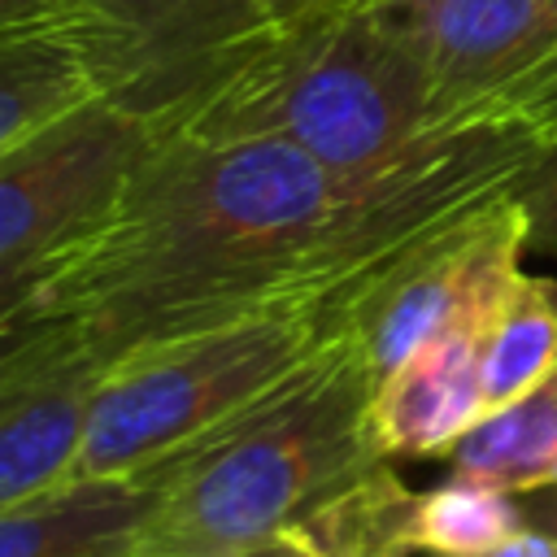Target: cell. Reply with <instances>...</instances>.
I'll use <instances>...</instances> for the list:
<instances>
[{
    "mask_svg": "<svg viewBox=\"0 0 557 557\" xmlns=\"http://www.w3.org/2000/svg\"><path fill=\"white\" fill-rule=\"evenodd\" d=\"M553 152L557 52L357 174L283 139H148L117 209L4 296L0 326H52L109 374L313 274L426 248Z\"/></svg>",
    "mask_w": 557,
    "mask_h": 557,
    "instance_id": "6da1fadb",
    "label": "cell"
},
{
    "mask_svg": "<svg viewBox=\"0 0 557 557\" xmlns=\"http://www.w3.org/2000/svg\"><path fill=\"white\" fill-rule=\"evenodd\" d=\"M483 96H461L374 9L357 4L252 39L135 113L152 144L283 139L357 174Z\"/></svg>",
    "mask_w": 557,
    "mask_h": 557,
    "instance_id": "7a4b0ae2",
    "label": "cell"
},
{
    "mask_svg": "<svg viewBox=\"0 0 557 557\" xmlns=\"http://www.w3.org/2000/svg\"><path fill=\"white\" fill-rule=\"evenodd\" d=\"M418 252H383L313 274L231 318L131 352L104 374L70 479H126L178 466L366 331L379 296Z\"/></svg>",
    "mask_w": 557,
    "mask_h": 557,
    "instance_id": "3957f363",
    "label": "cell"
},
{
    "mask_svg": "<svg viewBox=\"0 0 557 557\" xmlns=\"http://www.w3.org/2000/svg\"><path fill=\"white\" fill-rule=\"evenodd\" d=\"M374 383L357 331L270 405L157 470L161 496L135 557H235L296 531L322 496L387 461L370 431Z\"/></svg>",
    "mask_w": 557,
    "mask_h": 557,
    "instance_id": "277c9868",
    "label": "cell"
},
{
    "mask_svg": "<svg viewBox=\"0 0 557 557\" xmlns=\"http://www.w3.org/2000/svg\"><path fill=\"white\" fill-rule=\"evenodd\" d=\"M144 152L148 126L122 100H96L0 152V300L117 209Z\"/></svg>",
    "mask_w": 557,
    "mask_h": 557,
    "instance_id": "5b68a950",
    "label": "cell"
},
{
    "mask_svg": "<svg viewBox=\"0 0 557 557\" xmlns=\"http://www.w3.org/2000/svg\"><path fill=\"white\" fill-rule=\"evenodd\" d=\"M522 252L527 218L518 196H509L409 257L366 322L374 379H387L426 339L453 326H492L496 309L522 278Z\"/></svg>",
    "mask_w": 557,
    "mask_h": 557,
    "instance_id": "8992f818",
    "label": "cell"
},
{
    "mask_svg": "<svg viewBox=\"0 0 557 557\" xmlns=\"http://www.w3.org/2000/svg\"><path fill=\"white\" fill-rule=\"evenodd\" d=\"M104 370L48 326H0V509L78 466Z\"/></svg>",
    "mask_w": 557,
    "mask_h": 557,
    "instance_id": "52a82bcc",
    "label": "cell"
},
{
    "mask_svg": "<svg viewBox=\"0 0 557 557\" xmlns=\"http://www.w3.org/2000/svg\"><path fill=\"white\" fill-rule=\"evenodd\" d=\"M374 9L461 96H483L557 52V0H379Z\"/></svg>",
    "mask_w": 557,
    "mask_h": 557,
    "instance_id": "ba28073f",
    "label": "cell"
},
{
    "mask_svg": "<svg viewBox=\"0 0 557 557\" xmlns=\"http://www.w3.org/2000/svg\"><path fill=\"white\" fill-rule=\"evenodd\" d=\"M483 339L487 326H453L374 383L370 431L387 461L448 457L453 444L487 413Z\"/></svg>",
    "mask_w": 557,
    "mask_h": 557,
    "instance_id": "9c48e42d",
    "label": "cell"
},
{
    "mask_svg": "<svg viewBox=\"0 0 557 557\" xmlns=\"http://www.w3.org/2000/svg\"><path fill=\"white\" fill-rule=\"evenodd\" d=\"M161 474L65 479L0 509V557H135Z\"/></svg>",
    "mask_w": 557,
    "mask_h": 557,
    "instance_id": "30bf717a",
    "label": "cell"
},
{
    "mask_svg": "<svg viewBox=\"0 0 557 557\" xmlns=\"http://www.w3.org/2000/svg\"><path fill=\"white\" fill-rule=\"evenodd\" d=\"M100 26L87 39L113 100L144 104L196 70L222 35L226 0H96Z\"/></svg>",
    "mask_w": 557,
    "mask_h": 557,
    "instance_id": "8fae6325",
    "label": "cell"
},
{
    "mask_svg": "<svg viewBox=\"0 0 557 557\" xmlns=\"http://www.w3.org/2000/svg\"><path fill=\"white\" fill-rule=\"evenodd\" d=\"M96 100H113V87L83 44L48 30H0V152Z\"/></svg>",
    "mask_w": 557,
    "mask_h": 557,
    "instance_id": "7c38bea8",
    "label": "cell"
},
{
    "mask_svg": "<svg viewBox=\"0 0 557 557\" xmlns=\"http://www.w3.org/2000/svg\"><path fill=\"white\" fill-rule=\"evenodd\" d=\"M418 509L422 492H413L392 461H374L322 496L287 535L305 540L322 557H413Z\"/></svg>",
    "mask_w": 557,
    "mask_h": 557,
    "instance_id": "4fadbf2b",
    "label": "cell"
},
{
    "mask_svg": "<svg viewBox=\"0 0 557 557\" xmlns=\"http://www.w3.org/2000/svg\"><path fill=\"white\" fill-rule=\"evenodd\" d=\"M453 474L505 492H540L557 470V370L527 396L483 413L448 453Z\"/></svg>",
    "mask_w": 557,
    "mask_h": 557,
    "instance_id": "5bb4252c",
    "label": "cell"
},
{
    "mask_svg": "<svg viewBox=\"0 0 557 557\" xmlns=\"http://www.w3.org/2000/svg\"><path fill=\"white\" fill-rule=\"evenodd\" d=\"M557 370V278L522 274L483 339L487 413L527 396Z\"/></svg>",
    "mask_w": 557,
    "mask_h": 557,
    "instance_id": "9a60e30c",
    "label": "cell"
},
{
    "mask_svg": "<svg viewBox=\"0 0 557 557\" xmlns=\"http://www.w3.org/2000/svg\"><path fill=\"white\" fill-rule=\"evenodd\" d=\"M527 496L479 479L448 474L440 487L422 492L418 509V553L426 557H479L509 535L527 531Z\"/></svg>",
    "mask_w": 557,
    "mask_h": 557,
    "instance_id": "2e32d148",
    "label": "cell"
},
{
    "mask_svg": "<svg viewBox=\"0 0 557 557\" xmlns=\"http://www.w3.org/2000/svg\"><path fill=\"white\" fill-rule=\"evenodd\" d=\"M357 4H361V0H226V9H222V35H218V48H213L196 70H187L178 83H187L191 74H200L205 65H213V61L231 57L235 48H244V44H252V39L283 35V30L309 26V22H318V17H331V13L357 9ZM178 83H170L165 91H174ZM165 91H157V96H165ZM157 96H152V100H157ZM152 100H144V104H152ZM144 104H135V109H144Z\"/></svg>",
    "mask_w": 557,
    "mask_h": 557,
    "instance_id": "e0dca14e",
    "label": "cell"
},
{
    "mask_svg": "<svg viewBox=\"0 0 557 557\" xmlns=\"http://www.w3.org/2000/svg\"><path fill=\"white\" fill-rule=\"evenodd\" d=\"M518 209L527 218V252L557 257V152L518 191Z\"/></svg>",
    "mask_w": 557,
    "mask_h": 557,
    "instance_id": "ac0fdd59",
    "label": "cell"
},
{
    "mask_svg": "<svg viewBox=\"0 0 557 557\" xmlns=\"http://www.w3.org/2000/svg\"><path fill=\"white\" fill-rule=\"evenodd\" d=\"M479 557H557V535L544 531V527H527V531L509 535L505 544H496Z\"/></svg>",
    "mask_w": 557,
    "mask_h": 557,
    "instance_id": "d6986e66",
    "label": "cell"
},
{
    "mask_svg": "<svg viewBox=\"0 0 557 557\" xmlns=\"http://www.w3.org/2000/svg\"><path fill=\"white\" fill-rule=\"evenodd\" d=\"M265 557H322L318 548H309L305 540H296V535H283V540H274V544H265Z\"/></svg>",
    "mask_w": 557,
    "mask_h": 557,
    "instance_id": "ffe728a7",
    "label": "cell"
},
{
    "mask_svg": "<svg viewBox=\"0 0 557 557\" xmlns=\"http://www.w3.org/2000/svg\"><path fill=\"white\" fill-rule=\"evenodd\" d=\"M540 492H548V496H553V505H544V509H531V505H527L531 527H544V531H553V535H557V487H540Z\"/></svg>",
    "mask_w": 557,
    "mask_h": 557,
    "instance_id": "44dd1931",
    "label": "cell"
},
{
    "mask_svg": "<svg viewBox=\"0 0 557 557\" xmlns=\"http://www.w3.org/2000/svg\"><path fill=\"white\" fill-rule=\"evenodd\" d=\"M235 557H265V548H252V553H235Z\"/></svg>",
    "mask_w": 557,
    "mask_h": 557,
    "instance_id": "7402d4cb",
    "label": "cell"
},
{
    "mask_svg": "<svg viewBox=\"0 0 557 557\" xmlns=\"http://www.w3.org/2000/svg\"><path fill=\"white\" fill-rule=\"evenodd\" d=\"M548 487H557V470H553V479H548Z\"/></svg>",
    "mask_w": 557,
    "mask_h": 557,
    "instance_id": "603a6c76",
    "label": "cell"
},
{
    "mask_svg": "<svg viewBox=\"0 0 557 557\" xmlns=\"http://www.w3.org/2000/svg\"><path fill=\"white\" fill-rule=\"evenodd\" d=\"M361 4H379V0H361Z\"/></svg>",
    "mask_w": 557,
    "mask_h": 557,
    "instance_id": "cb8c5ba5",
    "label": "cell"
}]
</instances>
